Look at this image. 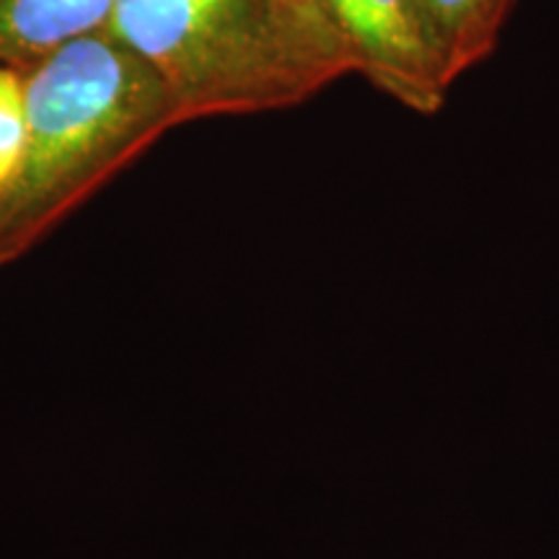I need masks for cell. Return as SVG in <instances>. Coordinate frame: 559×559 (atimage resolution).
Wrapping results in <instances>:
<instances>
[{
  "mask_svg": "<svg viewBox=\"0 0 559 559\" xmlns=\"http://www.w3.org/2000/svg\"><path fill=\"white\" fill-rule=\"evenodd\" d=\"M117 0H0V66L26 68L68 41L102 32Z\"/></svg>",
  "mask_w": 559,
  "mask_h": 559,
  "instance_id": "277c9868",
  "label": "cell"
},
{
  "mask_svg": "<svg viewBox=\"0 0 559 559\" xmlns=\"http://www.w3.org/2000/svg\"><path fill=\"white\" fill-rule=\"evenodd\" d=\"M19 70L24 145L0 187V270L24 260L166 132L187 124L156 70L104 29Z\"/></svg>",
  "mask_w": 559,
  "mask_h": 559,
  "instance_id": "6da1fadb",
  "label": "cell"
},
{
  "mask_svg": "<svg viewBox=\"0 0 559 559\" xmlns=\"http://www.w3.org/2000/svg\"><path fill=\"white\" fill-rule=\"evenodd\" d=\"M185 122L285 111L353 75L324 0H117L104 26Z\"/></svg>",
  "mask_w": 559,
  "mask_h": 559,
  "instance_id": "7a4b0ae2",
  "label": "cell"
},
{
  "mask_svg": "<svg viewBox=\"0 0 559 559\" xmlns=\"http://www.w3.org/2000/svg\"><path fill=\"white\" fill-rule=\"evenodd\" d=\"M445 81L456 83L498 47L515 0H417Z\"/></svg>",
  "mask_w": 559,
  "mask_h": 559,
  "instance_id": "5b68a950",
  "label": "cell"
},
{
  "mask_svg": "<svg viewBox=\"0 0 559 559\" xmlns=\"http://www.w3.org/2000/svg\"><path fill=\"white\" fill-rule=\"evenodd\" d=\"M24 145V75L0 66V187L11 179Z\"/></svg>",
  "mask_w": 559,
  "mask_h": 559,
  "instance_id": "8992f818",
  "label": "cell"
},
{
  "mask_svg": "<svg viewBox=\"0 0 559 559\" xmlns=\"http://www.w3.org/2000/svg\"><path fill=\"white\" fill-rule=\"evenodd\" d=\"M349 68L383 96L415 115H438L449 99L445 81L417 0H324Z\"/></svg>",
  "mask_w": 559,
  "mask_h": 559,
  "instance_id": "3957f363",
  "label": "cell"
}]
</instances>
